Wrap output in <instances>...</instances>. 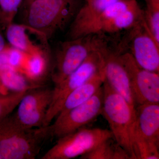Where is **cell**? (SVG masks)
<instances>
[{"label":"cell","mask_w":159,"mask_h":159,"mask_svg":"<svg viewBox=\"0 0 159 159\" xmlns=\"http://www.w3.org/2000/svg\"><path fill=\"white\" fill-rule=\"evenodd\" d=\"M50 137L49 125L27 128L14 115L0 121V155L2 159H34Z\"/></svg>","instance_id":"1"},{"label":"cell","mask_w":159,"mask_h":159,"mask_svg":"<svg viewBox=\"0 0 159 159\" xmlns=\"http://www.w3.org/2000/svg\"><path fill=\"white\" fill-rule=\"evenodd\" d=\"M102 87L101 115L108 122L115 141L126 151L131 159H136L133 142L135 107L115 92L105 80Z\"/></svg>","instance_id":"2"},{"label":"cell","mask_w":159,"mask_h":159,"mask_svg":"<svg viewBox=\"0 0 159 159\" xmlns=\"http://www.w3.org/2000/svg\"><path fill=\"white\" fill-rule=\"evenodd\" d=\"M107 34L98 33L61 43L55 54L52 73L54 84L73 73L94 51L113 49Z\"/></svg>","instance_id":"3"},{"label":"cell","mask_w":159,"mask_h":159,"mask_svg":"<svg viewBox=\"0 0 159 159\" xmlns=\"http://www.w3.org/2000/svg\"><path fill=\"white\" fill-rule=\"evenodd\" d=\"M28 5L27 25L48 39L71 24L82 6L80 0H35Z\"/></svg>","instance_id":"4"},{"label":"cell","mask_w":159,"mask_h":159,"mask_svg":"<svg viewBox=\"0 0 159 159\" xmlns=\"http://www.w3.org/2000/svg\"><path fill=\"white\" fill-rule=\"evenodd\" d=\"M108 50L94 51L73 73L55 84L51 104L47 111L44 126L51 124L57 116L67 97L74 90L89 80L104 67Z\"/></svg>","instance_id":"5"},{"label":"cell","mask_w":159,"mask_h":159,"mask_svg":"<svg viewBox=\"0 0 159 159\" xmlns=\"http://www.w3.org/2000/svg\"><path fill=\"white\" fill-rule=\"evenodd\" d=\"M126 31V35L117 44L118 53L128 52L143 69L159 73V44L151 34L144 17Z\"/></svg>","instance_id":"6"},{"label":"cell","mask_w":159,"mask_h":159,"mask_svg":"<svg viewBox=\"0 0 159 159\" xmlns=\"http://www.w3.org/2000/svg\"><path fill=\"white\" fill-rule=\"evenodd\" d=\"M113 138L110 130L83 127L57 139L41 159H70L88 153L99 144Z\"/></svg>","instance_id":"7"},{"label":"cell","mask_w":159,"mask_h":159,"mask_svg":"<svg viewBox=\"0 0 159 159\" xmlns=\"http://www.w3.org/2000/svg\"><path fill=\"white\" fill-rule=\"evenodd\" d=\"M103 98L102 86L85 102L57 116L53 123L49 125L50 137L59 139L93 121L101 114Z\"/></svg>","instance_id":"8"},{"label":"cell","mask_w":159,"mask_h":159,"mask_svg":"<svg viewBox=\"0 0 159 159\" xmlns=\"http://www.w3.org/2000/svg\"><path fill=\"white\" fill-rule=\"evenodd\" d=\"M119 55L128 74L136 107L159 103V73L143 69L128 52Z\"/></svg>","instance_id":"9"},{"label":"cell","mask_w":159,"mask_h":159,"mask_svg":"<svg viewBox=\"0 0 159 159\" xmlns=\"http://www.w3.org/2000/svg\"><path fill=\"white\" fill-rule=\"evenodd\" d=\"M31 89L20 101L14 116L25 128H39L44 126L46 114L52 100L53 89Z\"/></svg>","instance_id":"10"},{"label":"cell","mask_w":159,"mask_h":159,"mask_svg":"<svg viewBox=\"0 0 159 159\" xmlns=\"http://www.w3.org/2000/svg\"><path fill=\"white\" fill-rule=\"evenodd\" d=\"M6 38L11 47L28 54H48V39L41 31L27 24H10Z\"/></svg>","instance_id":"11"},{"label":"cell","mask_w":159,"mask_h":159,"mask_svg":"<svg viewBox=\"0 0 159 159\" xmlns=\"http://www.w3.org/2000/svg\"><path fill=\"white\" fill-rule=\"evenodd\" d=\"M135 112L134 143L144 142L159 147V103L137 106Z\"/></svg>","instance_id":"12"},{"label":"cell","mask_w":159,"mask_h":159,"mask_svg":"<svg viewBox=\"0 0 159 159\" xmlns=\"http://www.w3.org/2000/svg\"><path fill=\"white\" fill-rule=\"evenodd\" d=\"M118 0H86L70 24L69 39H76L89 34L91 28L108 6Z\"/></svg>","instance_id":"13"},{"label":"cell","mask_w":159,"mask_h":159,"mask_svg":"<svg viewBox=\"0 0 159 159\" xmlns=\"http://www.w3.org/2000/svg\"><path fill=\"white\" fill-rule=\"evenodd\" d=\"M104 80L117 93L135 107L127 71L119 58V54L111 51L107 55L104 66Z\"/></svg>","instance_id":"14"},{"label":"cell","mask_w":159,"mask_h":159,"mask_svg":"<svg viewBox=\"0 0 159 159\" xmlns=\"http://www.w3.org/2000/svg\"><path fill=\"white\" fill-rule=\"evenodd\" d=\"M104 80L103 67L88 81L80 86L69 95L57 116L64 115L70 110L89 99L102 86Z\"/></svg>","instance_id":"15"},{"label":"cell","mask_w":159,"mask_h":159,"mask_svg":"<svg viewBox=\"0 0 159 159\" xmlns=\"http://www.w3.org/2000/svg\"><path fill=\"white\" fill-rule=\"evenodd\" d=\"M143 19L144 11L137 2L112 21L103 30L102 33L111 34L127 31Z\"/></svg>","instance_id":"16"},{"label":"cell","mask_w":159,"mask_h":159,"mask_svg":"<svg viewBox=\"0 0 159 159\" xmlns=\"http://www.w3.org/2000/svg\"><path fill=\"white\" fill-rule=\"evenodd\" d=\"M79 157L80 159H131L126 151L113 138L107 139L88 153Z\"/></svg>","instance_id":"17"},{"label":"cell","mask_w":159,"mask_h":159,"mask_svg":"<svg viewBox=\"0 0 159 159\" xmlns=\"http://www.w3.org/2000/svg\"><path fill=\"white\" fill-rule=\"evenodd\" d=\"M137 2L136 0H118L111 4L104 10L94 23L90 34L102 33L103 30L112 21Z\"/></svg>","instance_id":"18"},{"label":"cell","mask_w":159,"mask_h":159,"mask_svg":"<svg viewBox=\"0 0 159 159\" xmlns=\"http://www.w3.org/2000/svg\"><path fill=\"white\" fill-rule=\"evenodd\" d=\"M31 89V87H28L0 96V121L11 115L17 108L23 97Z\"/></svg>","instance_id":"19"},{"label":"cell","mask_w":159,"mask_h":159,"mask_svg":"<svg viewBox=\"0 0 159 159\" xmlns=\"http://www.w3.org/2000/svg\"><path fill=\"white\" fill-rule=\"evenodd\" d=\"M0 80L2 85L9 88H15L18 91L30 87L26 85L24 78L16 70L8 64L0 67Z\"/></svg>","instance_id":"20"},{"label":"cell","mask_w":159,"mask_h":159,"mask_svg":"<svg viewBox=\"0 0 159 159\" xmlns=\"http://www.w3.org/2000/svg\"><path fill=\"white\" fill-rule=\"evenodd\" d=\"M48 54L36 53L28 54L23 71L29 77L36 78L42 75L45 70Z\"/></svg>","instance_id":"21"},{"label":"cell","mask_w":159,"mask_h":159,"mask_svg":"<svg viewBox=\"0 0 159 159\" xmlns=\"http://www.w3.org/2000/svg\"><path fill=\"white\" fill-rule=\"evenodd\" d=\"M144 17L154 39L159 44V3H146Z\"/></svg>","instance_id":"22"},{"label":"cell","mask_w":159,"mask_h":159,"mask_svg":"<svg viewBox=\"0 0 159 159\" xmlns=\"http://www.w3.org/2000/svg\"><path fill=\"white\" fill-rule=\"evenodd\" d=\"M23 0H0V24L3 29L12 24Z\"/></svg>","instance_id":"23"},{"label":"cell","mask_w":159,"mask_h":159,"mask_svg":"<svg viewBox=\"0 0 159 159\" xmlns=\"http://www.w3.org/2000/svg\"><path fill=\"white\" fill-rule=\"evenodd\" d=\"M6 53L7 64L15 70H23L28 54L11 46L6 50Z\"/></svg>","instance_id":"24"},{"label":"cell","mask_w":159,"mask_h":159,"mask_svg":"<svg viewBox=\"0 0 159 159\" xmlns=\"http://www.w3.org/2000/svg\"><path fill=\"white\" fill-rule=\"evenodd\" d=\"M9 46L6 44L4 36L0 31V53L6 51Z\"/></svg>","instance_id":"25"},{"label":"cell","mask_w":159,"mask_h":159,"mask_svg":"<svg viewBox=\"0 0 159 159\" xmlns=\"http://www.w3.org/2000/svg\"><path fill=\"white\" fill-rule=\"evenodd\" d=\"M146 3H159V0H145Z\"/></svg>","instance_id":"26"},{"label":"cell","mask_w":159,"mask_h":159,"mask_svg":"<svg viewBox=\"0 0 159 159\" xmlns=\"http://www.w3.org/2000/svg\"><path fill=\"white\" fill-rule=\"evenodd\" d=\"M27 1V3H29L31 2H33V1H35V0H26Z\"/></svg>","instance_id":"27"},{"label":"cell","mask_w":159,"mask_h":159,"mask_svg":"<svg viewBox=\"0 0 159 159\" xmlns=\"http://www.w3.org/2000/svg\"><path fill=\"white\" fill-rule=\"evenodd\" d=\"M2 85V82H1V80H0V89H1V85Z\"/></svg>","instance_id":"28"},{"label":"cell","mask_w":159,"mask_h":159,"mask_svg":"<svg viewBox=\"0 0 159 159\" xmlns=\"http://www.w3.org/2000/svg\"><path fill=\"white\" fill-rule=\"evenodd\" d=\"M0 159H2V157H1V155H0Z\"/></svg>","instance_id":"29"}]
</instances>
